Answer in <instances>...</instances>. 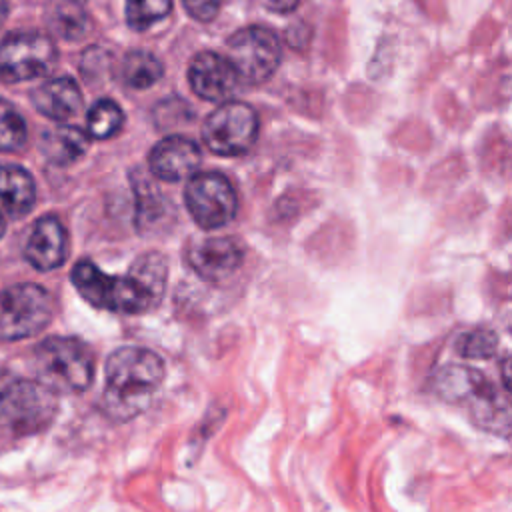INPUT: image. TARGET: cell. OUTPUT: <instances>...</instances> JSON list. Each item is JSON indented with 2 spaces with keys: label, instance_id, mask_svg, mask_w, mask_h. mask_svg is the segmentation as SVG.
<instances>
[{
  "label": "cell",
  "instance_id": "cell-28",
  "mask_svg": "<svg viewBox=\"0 0 512 512\" xmlns=\"http://www.w3.org/2000/svg\"><path fill=\"white\" fill-rule=\"evenodd\" d=\"M4 228H6V224H4V218H2V212H0V238L4 234Z\"/></svg>",
  "mask_w": 512,
  "mask_h": 512
},
{
  "label": "cell",
  "instance_id": "cell-27",
  "mask_svg": "<svg viewBox=\"0 0 512 512\" xmlns=\"http://www.w3.org/2000/svg\"><path fill=\"white\" fill-rule=\"evenodd\" d=\"M8 12H10V8H8V0H0V26L4 24V20H6Z\"/></svg>",
  "mask_w": 512,
  "mask_h": 512
},
{
  "label": "cell",
  "instance_id": "cell-14",
  "mask_svg": "<svg viewBox=\"0 0 512 512\" xmlns=\"http://www.w3.org/2000/svg\"><path fill=\"white\" fill-rule=\"evenodd\" d=\"M68 256V236L62 222L48 214L34 222L24 246V258L40 272L54 270L64 264Z\"/></svg>",
  "mask_w": 512,
  "mask_h": 512
},
{
  "label": "cell",
  "instance_id": "cell-24",
  "mask_svg": "<svg viewBox=\"0 0 512 512\" xmlns=\"http://www.w3.org/2000/svg\"><path fill=\"white\" fill-rule=\"evenodd\" d=\"M136 196H138V228L144 230L146 226H150L152 220H156L160 216V208H162V194L148 182H140L136 186Z\"/></svg>",
  "mask_w": 512,
  "mask_h": 512
},
{
  "label": "cell",
  "instance_id": "cell-13",
  "mask_svg": "<svg viewBox=\"0 0 512 512\" xmlns=\"http://www.w3.org/2000/svg\"><path fill=\"white\" fill-rule=\"evenodd\" d=\"M188 82L196 96L208 102H224L232 96L238 78L228 60L216 52H200L188 66Z\"/></svg>",
  "mask_w": 512,
  "mask_h": 512
},
{
  "label": "cell",
  "instance_id": "cell-12",
  "mask_svg": "<svg viewBox=\"0 0 512 512\" xmlns=\"http://www.w3.org/2000/svg\"><path fill=\"white\" fill-rule=\"evenodd\" d=\"M202 154L194 140L186 136H166L150 152L148 164L156 178L178 182L196 174Z\"/></svg>",
  "mask_w": 512,
  "mask_h": 512
},
{
  "label": "cell",
  "instance_id": "cell-16",
  "mask_svg": "<svg viewBox=\"0 0 512 512\" xmlns=\"http://www.w3.org/2000/svg\"><path fill=\"white\" fill-rule=\"evenodd\" d=\"M36 204L32 174L16 164H0V212L10 218L26 216Z\"/></svg>",
  "mask_w": 512,
  "mask_h": 512
},
{
  "label": "cell",
  "instance_id": "cell-9",
  "mask_svg": "<svg viewBox=\"0 0 512 512\" xmlns=\"http://www.w3.org/2000/svg\"><path fill=\"white\" fill-rule=\"evenodd\" d=\"M258 136V116L244 102H224L202 124L206 146L218 156H240L248 152Z\"/></svg>",
  "mask_w": 512,
  "mask_h": 512
},
{
  "label": "cell",
  "instance_id": "cell-11",
  "mask_svg": "<svg viewBox=\"0 0 512 512\" xmlns=\"http://www.w3.org/2000/svg\"><path fill=\"white\" fill-rule=\"evenodd\" d=\"M242 262V246L230 236L200 240L188 248L190 268L204 280L220 282L234 274Z\"/></svg>",
  "mask_w": 512,
  "mask_h": 512
},
{
  "label": "cell",
  "instance_id": "cell-4",
  "mask_svg": "<svg viewBox=\"0 0 512 512\" xmlns=\"http://www.w3.org/2000/svg\"><path fill=\"white\" fill-rule=\"evenodd\" d=\"M70 278L88 304L108 312L140 314L150 310L160 298V294H156L136 272H130L128 276H110L90 260L76 262Z\"/></svg>",
  "mask_w": 512,
  "mask_h": 512
},
{
  "label": "cell",
  "instance_id": "cell-7",
  "mask_svg": "<svg viewBox=\"0 0 512 512\" xmlns=\"http://www.w3.org/2000/svg\"><path fill=\"white\" fill-rule=\"evenodd\" d=\"M238 80L246 84L266 82L278 68L282 48L276 34L262 26L234 32L226 42V56Z\"/></svg>",
  "mask_w": 512,
  "mask_h": 512
},
{
  "label": "cell",
  "instance_id": "cell-22",
  "mask_svg": "<svg viewBox=\"0 0 512 512\" xmlns=\"http://www.w3.org/2000/svg\"><path fill=\"white\" fill-rule=\"evenodd\" d=\"M172 10V0H126V22L132 30H146Z\"/></svg>",
  "mask_w": 512,
  "mask_h": 512
},
{
  "label": "cell",
  "instance_id": "cell-2",
  "mask_svg": "<svg viewBox=\"0 0 512 512\" xmlns=\"http://www.w3.org/2000/svg\"><path fill=\"white\" fill-rule=\"evenodd\" d=\"M434 390L448 402L464 406L476 426L508 436V400L506 396H500L498 388L482 372L466 366H444L434 376Z\"/></svg>",
  "mask_w": 512,
  "mask_h": 512
},
{
  "label": "cell",
  "instance_id": "cell-3",
  "mask_svg": "<svg viewBox=\"0 0 512 512\" xmlns=\"http://www.w3.org/2000/svg\"><path fill=\"white\" fill-rule=\"evenodd\" d=\"M36 382L52 394H80L94 380V352L72 336H50L34 348Z\"/></svg>",
  "mask_w": 512,
  "mask_h": 512
},
{
  "label": "cell",
  "instance_id": "cell-20",
  "mask_svg": "<svg viewBox=\"0 0 512 512\" xmlns=\"http://www.w3.org/2000/svg\"><path fill=\"white\" fill-rule=\"evenodd\" d=\"M124 124V114L120 106L114 100H98L86 116V128L88 136L96 140H106L118 134V130Z\"/></svg>",
  "mask_w": 512,
  "mask_h": 512
},
{
  "label": "cell",
  "instance_id": "cell-18",
  "mask_svg": "<svg viewBox=\"0 0 512 512\" xmlns=\"http://www.w3.org/2000/svg\"><path fill=\"white\" fill-rule=\"evenodd\" d=\"M48 28L72 42L88 32V14L78 0H52L46 10Z\"/></svg>",
  "mask_w": 512,
  "mask_h": 512
},
{
  "label": "cell",
  "instance_id": "cell-15",
  "mask_svg": "<svg viewBox=\"0 0 512 512\" xmlns=\"http://www.w3.org/2000/svg\"><path fill=\"white\" fill-rule=\"evenodd\" d=\"M34 108L50 120L72 118L82 104V92L78 84L68 76H58L42 82L30 92Z\"/></svg>",
  "mask_w": 512,
  "mask_h": 512
},
{
  "label": "cell",
  "instance_id": "cell-21",
  "mask_svg": "<svg viewBox=\"0 0 512 512\" xmlns=\"http://www.w3.org/2000/svg\"><path fill=\"white\" fill-rule=\"evenodd\" d=\"M28 128L14 104L0 98V152H20L26 146Z\"/></svg>",
  "mask_w": 512,
  "mask_h": 512
},
{
  "label": "cell",
  "instance_id": "cell-25",
  "mask_svg": "<svg viewBox=\"0 0 512 512\" xmlns=\"http://www.w3.org/2000/svg\"><path fill=\"white\" fill-rule=\"evenodd\" d=\"M186 12L200 20V22H210L220 8V0H182Z\"/></svg>",
  "mask_w": 512,
  "mask_h": 512
},
{
  "label": "cell",
  "instance_id": "cell-10",
  "mask_svg": "<svg viewBox=\"0 0 512 512\" xmlns=\"http://www.w3.org/2000/svg\"><path fill=\"white\" fill-rule=\"evenodd\" d=\"M184 200L194 222L204 230L226 226L238 210L232 184L218 172L192 174L184 188Z\"/></svg>",
  "mask_w": 512,
  "mask_h": 512
},
{
  "label": "cell",
  "instance_id": "cell-19",
  "mask_svg": "<svg viewBox=\"0 0 512 512\" xmlns=\"http://www.w3.org/2000/svg\"><path fill=\"white\" fill-rule=\"evenodd\" d=\"M162 62L146 50L128 52L122 64V78L134 90H144L156 84L162 76Z\"/></svg>",
  "mask_w": 512,
  "mask_h": 512
},
{
  "label": "cell",
  "instance_id": "cell-26",
  "mask_svg": "<svg viewBox=\"0 0 512 512\" xmlns=\"http://www.w3.org/2000/svg\"><path fill=\"white\" fill-rule=\"evenodd\" d=\"M268 10L272 12H280V14H286V12H292L300 0H260Z\"/></svg>",
  "mask_w": 512,
  "mask_h": 512
},
{
  "label": "cell",
  "instance_id": "cell-17",
  "mask_svg": "<svg viewBox=\"0 0 512 512\" xmlns=\"http://www.w3.org/2000/svg\"><path fill=\"white\" fill-rule=\"evenodd\" d=\"M88 134L76 126H56L42 134L40 150L44 158L56 166H68L88 150Z\"/></svg>",
  "mask_w": 512,
  "mask_h": 512
},
{
  "label": "cell",
  "instance_id": "cell-23",
  "mask_svg": "<svg viewBox=\"0 0 512 512\" xmlns=\"http://www.w3.org/2000/svg\"><path fill=\"white\" fill-rule=\"evenodd\" d=\"M496 348H498V336L486 328L464 332L456 342V352L464 358H474V360L492 358L496 354Z\"/></svg>",
  "mask_w": 512,
  "mask_h": 512
},
{
  "label": "cell",
  "instance_id": "cell-8",
  "mask_svg": "<svg viewBox=\"0 0 512 512\" xmlns=\"http://www.w3.org/2000/svg\"><path fill=\"white\" fill-rule=\"evenodd\" d=\"M58 60L50 36L16 30L0 40V82L16 84L48 74Z\"/></svg>",
  "mask_w": 512,
  "mask_h": 512
},
{
  "label": "cell",
  "instance_id": "cell-5",
  "mask_svg": "<svg viewBox=\"0 0 512 512\" xmlns=\"http://www.w3.org/2000/svg\"><path fill=\"white\" fill-rule=\"evenodd\" d=\"M56 396L36 380L0 368V424L16 434H36L56 416Z\"/></svg>",
  "mask_w": 512,
  "mask_h": 512
},
{
  "label": "cell",
  "instance_id": "cell-6",
  "mask_svg": "<svg viewBox=\"0 0 512 512\" xmlns=\"http://www.w3.org/2000/svg\"><path fill=\"white\" fill-rule=\"evenodd\" d=\"M54 316L50 292L34 282L12 284L0 292V340L40 334Z\"/></svg>",
  "mask_w": 512,
  "mask_h": 512
},
{
  "label": "cell",
  "instance_id": "cell-1",
  "mask_svg": "<svg viewBox=\"0 0 512 512\" xmlns=\"http://www.w3.org/2000/svg\"><path fill=\"white\" fill-rule=\"evenodd\" d=\"M164 360L142 346L114 350L104 366L102 410L114 422H128L142 414L164 380Z\"/></svg>",
  "mask_w": 512,
  "mask_h": 512
}]
</instances>
